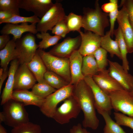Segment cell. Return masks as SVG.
Masks as SVG:
<instances>
[{"instance_id":"obj_1","label":"cell","mask_w":133,"mask_h":133,"mask_svg":"<svg viewBox=\"0 0 133 133\" xmlns=\"http://www.w3.org/2000/svg\"><path fill=\"white\" fill-rule=\"evenodd\" d=\"M73 95L77 100L83 114V127L97 129L99 121L96 114L94 98L90 88L83 79L74 85Z\"/></svg>"},{"instance_id":"obj_2","label":"cell","mask_w":133,"mask_h":133,"mask_svg":"<svg viewBox=\"0 0 133 133\" xmlns=\"http://www.w3.org/2000/svg\"><path fill=\"white\" fill-rule=\"evenodd\" d=\"M94 6V9H83V28L85 31H91L103 37L105 29L110 26L109 15L102 11L98 0L95 1Z\"/></svg>"},{"instance_id":"obj_3","label":"cell","mask_w":133,"mask_h":133,"mask_svg":"<svg viewBox=\"0 0 133 133\" xmlns=\"http://www.w3.org/2000/svg\"><path fill=\"white\" fill-rule=\"evenodd\" d=\"M2 105L6 125L14 128L29 121L28 114L23 103L11 99Z\"/></svg>"},{"instance_id":"obj_4","label":"cell","mask_w":133,"mask_h":133,"mask_svg":"<svg viewBox=\"0 0 133 133\" xmlns=\"http://www.w3.org/2000/svg\"><path fill=\"white\" fill-rule=\"evenodd\" d=\"M37 52L48 70L57 74L70 83L71 77L69 58L57 56L39 49Z\"/></svg>"},{"instance_id":"obj_5","label":"cell","mask_w":133,"mask_h":133,"mask_svg":"<svg viewBox=\"0 0 133 133\" xmlns=\"http://www.w3.org/2000/svg\"><path fill=\"white\" fill-rule=\"evenodd\" d=\"M74 85L69 84L58 89L45 99L40 108L42 113L47 117L52 118L58 104L73 94Z\"/></svg>"},{"instance_id":"obj_6","label":"cell","mask_w":133,"mask_h":133,"mask_svg":"<svg viewBox=\"0 0 133 133\" xmlns=\"http://www.w3.org/2000/svg\"><path fill=\"white\" fill-rule=\"evenodd\" d=\"M17 59L20 64H26L32 59L39 48L34 34L28 33L16 41Z\"/></svg>"},{"instance_id":"obj_7","label":"cell","mask_w":133,"mask_h":133,"mask_svg":"<svg viewBox=\"0 0 133 133\" xmlns=\"http://www.w3.org/2000/svg\"><path fill=\"white\" fill-rule=\"evenodd\" d=\"M81 110L78 102L72 94L64 100L57 108L52 118L61 124H66L71 119L76 118Z\"/></svg>"},{"instance_id":"obj_8","label":"cell","mask_w":133,"mask_h":133,"mask_svg":"<svg viewBox=\"0 0 133 133\" xmlns=\"http://www.w3.org/2000/svg\"><path fill=\"white\" fill-rule=\"evenodd\" d=\"M109 95L112 109L115 112L133 117V95L131 92L123 89Z\"/></svg>"},{"instance_id":"obj_9","label":"cell","mask_w":133,"mask_h":133,"mask_svg":"<svg viewBox=\"0 0 133 133\" xmlns=\"http://www.w3.org/2000/svg\"><path fill=\"white\" fill-rule=\"evenodd\" d=\"M64 9L60 2H56L40 19L36 25L38 32H47L52 28L65 16Z\"/></svg>"},{"instance_id":"obj_10","label":"cell","mask_w":133,"mask_h":133,"mask_svg":"<svg viewBox=\"0 0 133 133\" xmlns=\"http://www.w3.org/2000/svg\"><path fill=\"white\" fill-rule=\"evenodd\" d=\"M83 80L90 88L94 98L95 106L98 112H107L110 115L112 109L109 95L97 85L92 77L85 76Z\"/></svg>"},{"instance_id":"obj_11","label":"cell","mask_w":133,"mask_h":133,"mask_svg":"<svg viewBox=\"0 0 133 133\" xmlns=\"http://www.w3.org/2000/svg\"><path fill=\"white\" fill-rule=\"evenodd\" d=\"M110 75L122 86L124 90L131 92L133 90V76L125 71L118 63L108 60Z\"/></svg>"},{"instance_id":"obj_12","label":"cell","mask_w":133,"mask_h":133,"mask_svg":"<svg viewBox=\"0 0 133 133\" xmlns=\"http://www.w3.org/2000/svg\"><path fill=\"white\" fill-rule=\"evenodd\" d=\"M37 81L26 63L20 64L15 75L14 90H28Z\"/></svg>"},{"instance_id":"obj_13","label":"cell","mask_w":133,"mask_h":133,"mask_svg":"<svg viewBox=\"0 0 133 133\" xmlns=\"http://www.w3.org/2000/svg\"><path fill=\"white\" fill-rule=\"evenodd\" d=\"M81 42L78 50L83 56L93 54L101 47L102 37L90 31L79 32Z\"/></svg>"},{"instance_id":"obj_14","label":"cell","mask_w":133,"mask_h":133,"mask_svg":"<svg viewBox=\"0 0 133 133\" xmlns=\"http://www.w3.org/2000/svg\"><path fill=\"white\" fill-rule=\"evenodd\" d=\"M81 42L80 35L74 38L68 37L55 45L48 52L58 57L69 58L74 51L78 50Z\"/></svg>"},{"instance_id":"obj_15","label":"cell","mask_w":133,"mask_h":133,"mask_svg":"<svg viewBox=\"0 0 133 133\" xmlns=\"http://www.w3.org/2000/svg\"><path fill=\"white\" fill-rule=\"evenodd\" d=\"M20 8L33 12L41 18L54 3L51 0H19Z\"/></svg>"},{"instance_id":"obj_16","label":"cell","mask_w":133,"mask_h":133,"mask_svg":"<svg viewBox=\"0 0 133 133\" xmlns=\"http://www.w3.org/2000/svg\"><path fill=\"white\" fill-rule=\"evenodd\" d=\"M117 20L125 41L128 53L133 52V29L129 22L128 15L123 7L119 11Z\"/></svg>"},{"instance_id":"obj_17","label":"cell","mask_w":133,"mask_h":133,"mask_svg":"<svg viewBox=\"0 0 133 133\" xmlns=\"http://www.w3.org/2000/svg\"><path fill=\"white\" fill-rule=\"evenodd\" d=\"M97 85L107 93L124 89L122 86L109 74L106 69L100 71L92 77Z\"/></svg>"},{"instance_id":"obj_18","label":"cell","mask_w":133,"mask_h":133,"mask_svg":"<svg viewBox=\"0 0 133 133\" xmlns=\"http://www.w3.org/2000/svg\"><path fill=\"white\" fill-rule=\"evenodd\" d=\"M36 24H28V23L20 24L6 23L4 25L0 31L2 34H11L13 39L15 41L21 38L22 34L26 32H29L33 34H36L38 31L36 29Z\"/></svg>"},{"instance_id":"obj_19","label":"cell","mask_w":133,"mask_h":133,"mask_svg":"<svg viewBox=\"0 0 133 133\" xmlns=\"http://www.w3.org/2000/svg\"><path fill=\"white\" fill-rule=\"evenodd\" d=\"M83 56L78 50L74 51L69 57L71 77L70 84L74 85L84 79L82 72Z\"/></svg>"},{"instance_id":"obj_20","label":"cell","mask_w":133,"mask_h":133,"mask_svg":"<svg viewBox=\"0 0 133 133\" xmlns=\"http://www.w3.org/2000/svg\"><path fill=\"white\" fill-rule=\"evenodd\" d=\"M19 64L17 59H15L11 61L8 70V78L1 96V105L12 99V94L14 91L15 75Z\"/></svg>"},{"instance_id":"obj_21","label":"cell","mask_w":133,"mask_h":133,"mask_svg":"<svg viewBox=\"0 0 133 133\" xmlns=\"http://www.w3.org/2000/svg\"><path fill=\"white\" fill-rule=\"evenodd\" d=\"M23 103L25 106L34 105L40 108L45 99L34 94L28 90H14L12 99Z\"/></svg>"},{"instance_id":"obj_22","label":"cell","mask_w":133,"mask_h":133,"mask_svg":"<svg viewBox=\"0 0 133 133\" xmlns=\"http://www.w3.org/2000/svg\"><path fill=\"white\" fill-rule=\"evenodd\" d=\"M17 55L16 49V41L13 39L0 51V66L4 71L7 68L9 62L17 59Z\"/></svg>"},{"instance_id":"obj_23","label":"cell","mask_w":133,"mask_h":133,"mask_svg":"<svg viewBox=\"0 0 133 133\" xmlns=\"http://www.w3.org/2000/svg\"><path fill=\"white\" fill-rule=\"evenodd\" d=\"M26 64L38 83L44 81V75L47 70L37 51L32 60Z\"/></svg>"},{"instance_id":"obj_24","label":"cell","mask_w":133,"mask_h":133,"mask_svg":"<svg viewBox=\"0 0 133 133\" xmlns=\"http://www.w3.org/2000/svg\"><path fill=\"white\" fill-rule=\"evenodd\" d=\"M113 34L115 36V40L118 44L121 53L122 66L125 71L128 72L129 66L127 58V54L128 53L127 47L121 30L119 26L117 29L114 30Z\"/></svg>"},{"instance_id":"obj_25","label":"cell","mask_w":133,"mask_h":133,"mask_svg":"<svg viewBox=\"0 0 133 133\" xmlns=\"http://www.w3.org/2000/svg\"><path fill=\"white\" fill-rule=\"evenodd\" d=\"M109 31H107L102 37L101 43V47L105 50L112 57L116 56L121 60V53L117 42L112 39Z\"/></svg>"},{"instance_id":"obj_26","label":"cell","mask_w":133,"mask_h":133,"mask_svg":"<svg viewBox=\"0 0 133 133\" xmlns=\"http://www.w3.org/2000/svg\"><path fill=\"white\" fill-rule=\"evenodd\" d=\"M99 71L95 59L93 55L83 56L82 72L84 77H93Z\"/></svg>"},{"instance_id":"obj_27","label":"cell","mask_w":133,"mask_h":133,"mask_svg":"<svg viewBox=\"0 0 133 133\" xmlns=\"http://www.w3.org/2000/svg\"><path fill=\"white\" fill-rule=\"evenodd\" d=\"M44 79L49 85L57 89L70 84L57 74L48 70L44 74Z\"/></svg>"},{"instance_id":"obj_28","label":"cell","mask_w":133,"mask_h":133,"mask_svg":"<svg viewBox=\"0 0 133 133\" xmlns=\"http://www.w3.org/2000/svg\"><path fill=\"white\" fill-rule=\"evenodd\" d=\"M98 113L102 116L105 121L103 133H126L120 126L112 119L108 113L102 111Z\"/></svg>"},{"instance_id":"obj_29","label":"cell","mask_w":133,"mask_h":133,"mask_svg":"<svg viewBox=\"0 0 133 133\" xmlns=\"http://www.w3.org/2000/svg\"><path fill=\"white\" fill-rule=\"evenodd\" d=\"M37 37L41 39L38 44L39 49L42 50L56 45L62 38L55 35H51L47 32H42L36 34Z\"/></svg>"},{"instance_id":"obj_30","label":"cell","mask_w":133,"mask_h":133,"mask_svg":"<svg viewBox=\"0 0 133 133\" xmlns=\"http://www.w3.org/2000/svg\"><path fill=\"white\" fill-rule=\"evenodd\" d=\"M56 90L49 85L44 80L41 82L35 83L32 88L31 91L36 95L45 99Z\"/></svg>"},{"instance_id":"obj_31","label":"cell","mask_w":133,"mask_h":133,"mask_svg":"<svg viewBox=\"0 0 133 133\" xmlns=\"http://www.w3.org/2000/svg\"><path fill=\"white\" fill-rule=\"evenodd\" d=\"M69 32L77 31L79 33L83 28L82 16L70 13L65 18Z\"/></svg>"},{"instance_id":"obj_32","label":"cell","mask_w":133,"mask_h":133,"mask_svg":"<svg viewBox=\"0 0 133 133\" xmlns=\"http://www.w3.org/2000/svg\"><path fill=\"white\" fill-rule=\"evenodd\" d=\"M11 133H41L40 126L29 121L13 128Z\"/></svg>"},{"instance_id":"obj_33","label":"cell","mask_w":133,"mask_h":133,"mask_svg":"<svg viewBox=\"0 0 133 133\" xmlns=\"http://www.w3.org/2000/svg\"><path fill=\"white\" fill-rule=\"evenodd\" d=\"M40 20V19L39 18L34 15L29 17H25L15 15L9 19L0 21V24L4 23L18 24L28 23L31 24H36L38 23Z\"/></svg>"},{"instance_id":"obj_34","label":"cell","mask_w":133,"mask_h":133,"mask_svg":"<svg viewBox=\"0 0 133 133\" xmlns=\"http://www.w3.org/2000/svg\"><path fill=\"white\" fill-rule=\"evenodd\" d=\"M107 52L100 47L97 50L93 55L94 56L99 71L106 69L108 65V60L107 59Z\"/></svg>"},{"instance_id":"obj_35","label":"cell","mask_w":133,"mask_h":133,"mask_svg":"<svg viewBox=\"0 0 133 133\" xmlns=\"http://www.w3.org/2000/svg\"><path fill=\"white\" fill-rule=\"evenodd\" d=\"M19 0H0V10L9 12L20 15Z\"/></svg>"},{"instance_id":"obj_36","label":"cell","mask_w":133,"mask_h":133,"mask_svg":"<svg viewBox=\"0 0 133 133\" xmlns=\"http://www.w3.org/2000/svg\"><path fill=\"white\" fill-rule=\"evenodd\" d=\"M116 122L120 126L128 127L133 130V117L119 112L114 113Z\"/></svg>"},{"instance_id":"obj_37","label":"cell","mask_w":133,"mask_h":133,"mask_svg":"<svg viewBox=\"0 0 133 133\" xmlns=\"http://www.w3.org/2000/svg\"><path fill=\"white\" fill-rule=\"evenodd\" d=\"M52 33L54 35L65 37L69 32L65 18L58 23L52 29Z\"/></svg>"},{"instance_id":"obj_38","label":"cell","mask_w":133,"mask_h":133,"mask_svg":"<svg viewBox=\"0 0 133 133\" xmlns=\"http://www.w3.org/2000/svg\"><path fill=\"white\" fill-rule=\"evenodd\" d=\"M127 11L129 22L133 29V0H122L120 5Z\"/></svg>"},{"instance_id":"obj_39","label":"cell","mask_w":133,"mask_h":133,"mask_svg":"<svg viewBox=\"0 0 133 133\" xmlns=\"http://www.w3.org/2000/svg\"><path fill=\"white\" fill-rule=\"evenodd\" d=\"M119 10L118 8L114 11L109 13L108 15L110 19L109 23L110 25L109 32L111 36L113 37L115 22L117 19L118 16Z\"/></svg>"},{"instance_id":"obj_40","label":"cell","mask_w":133,"mask_h":133,"mask_svg":"<svg viewBox=\"0 0 133 133\" xmlns=\"http://www.w3.org/2000/svg\"><path fill=\"white\" fill-rule=\"evenodd\" d=\"M118 7V3L115 4L109 2L102 5L101 8L103 12L107 13L114 11Z\"/></svg>"},{"instance_id":"obj_41","label":"cell","mask_w":133,"mask_h":133,"mask_svg":"<svg viewBox=\"0 0 133 133\" xmlns=\"http://www.w3.org/2000/svg\"><path fill=\"white\" fill-rule=\"evenodd\" d=\"M70 133H90L85 128H83L80 123L74 125L69 130Z\"/></svg>"},{"instance_id":"obj_42","label":"cell","mask_w":133,"mask_h":133,"mask_svg":"<svg viewBox=\"0 0 133 133\" xmlns=\"http://www.w3.org/2000/svg\"><path fill=\"white\" fill-rule=\"evenodd\" d=\"M10 40L9 35L3 34L0 36V50L3 49Z\"/></svg>"},{"instance_id":"obj_43","label":"cell","mask_w":133,"mask_h":133,"mask_svg":"<svg viewBox=\"0 0 133 133\" xmlns=\"http://www.w3.org/2000/svg\"><path fill=\"white\" fill-rule=\"evenodd\" d=\"M14 15L7 11L0 10V21L9 19Z\"/></svg>"},{"instance_id":"obj_44","label":"cell","mask_w":133,"mask_h":133,"mask_svg":"<svg viewBox=\"0 0 133 133\" xmlns=\"http://www.w3.org/2000/svg\"><path fill=\"white\" fill-rule=\"evenodd\" d=\"M8 75V68L5 70L4 71L3 74L0 78V93L1 91L3 83L5 79Z\"/></svg>"},{"instance_id":"obj_45","label":"cell","mask_w":133,"mask_h":133,"mask_svg":"<svg viewBox=\"0 0 133 133\" xmlns=\"http://www.w3.org/2000/svg\"><path fill=\"white\" fill-rule=\"evenodd\" d=\"M0 133H8L4 127L0 124Z\"/></svg>"},{"instance_id":"obj_46","label":"cell","mask_w":133,"mask_h":133,"mask_svg":"<svg viewBox=\"0 0 133 133\" xmlns=\"http://www.w3.org/2000/svg\"><path fill=\"white\" fill-rule=\"evenodd\" d=\"M5 120V118L4 115L2 112H0V124L2 122H4Z\"/></svg>"},{"instance_id":"obj_47","label":"cell","mask_w":133,"mask_h":133,"mask_svg":"<svg viewBox=\"0 0 133 133\" xmlns=\"http://www.w3.org/2000/svg\"><path fill=\"white\" fill-rule=\"evenodd\" d=\"M4 72V70L2 68H0V78L2 76Z\"/></svg>"},{"instance_id":"obj_48","label":"cell","mask_w":133,"mask_h":133,"mask_svg":"<svg viewBox=\"0 0 133 133\" xmlns=\"http://www.w3.org/2000/svg\"><path fill=\"white\" fill-rule=\"evenodd\" d=\"M131 93H132V94H133V90L131 92Z\"/></svg>"}]
</instances>
